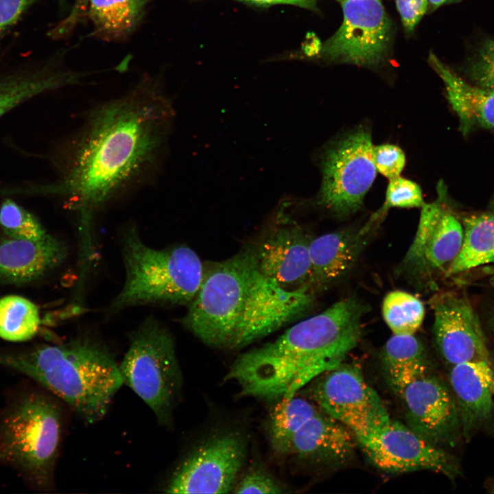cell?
<instances>
[{
  "instance_id": "obj_1",
  "label": "cell",
  "mask_w": 494,
  "mask_h": 494,
  "mask_svg": "<svg viewBox=\"0 0 494 494\" xmlns=\"http://www.w3.org/2000/svg\"><path fill=\"white\" fill-rule=\"evenodd\" d=\"M173 115L159 83L147 77L88 116L73 143L64 176L50 187L77 212L83 250L92 249L95 213L156 163Z\"/></svg>"
},
{
  "instance_id": "obj_2",
  "label": "cell",
  "mask_w": 494,
  "mask_h": 494,
  "mask_svg": "<svg viewBox=\"0 0 494 494\" xmlns=\"http://www.w3.org/2000/svg\"><path fill=\"white\" fill-rule=\"evenodd\" d=\"M365 307L353 298L286 330L275 341L239 356L228 372L240 395L280 399L339 365L358 344Z\"/></svg>"
},
{
  "instance_id": "obj_3",
  "label": "cell",
  "mask_w": 494,
  "mask_h": 494,
  "mask_svg": "<svg viewBox=\"0 0 494 494\" xmlns=\"http://www.w3.org/2000/svg\"><path fill=\"white\" fill-rule=\"evenodd\" d=\"M0 365L25 374L88 423L104 417L124 384L111 353L89 338L26 351H0Z\"/></svg>"
},
{
  "instance_id": "obj_4",
  "label": "cell",
  "mask_w": 494,
  "mask_h": 494,
  "mask_svg": "<svg viewBox=\"0 0 494 494\" xmlns=\"http://www.w3.org/2000/svg\"><path fill=\"white\" fill-rule=\"evenodd\" d=\"M121 254L126 279L108 313L142 305L189 304L200 286L204 264L189 246L152 248L131 227L123 235Z\"/></svg>"
},
{
  "instance_id": "obj_5",
  "label": "cell",
  "mask_w": 494,
  "mask_h": 494,
  "mask_svg": "<svg viewBox=\"0 0 494 494\" xmlns=\"http://www.w3.org/2000/svg\"><path fill=\"white\" fill-rule=\"evenodd\" d=\"M62 433L54 398L36 389L20 391L0 414V464L16 470L36 489H50Z\"/></svg>"
},
{
  "instance_id": "obj_6",
  "label": "cell",
  "mask_w": 494,
  "mask_h": 494,
  "mask_svg": "<svg viewBox=\"0 0 494 494\" xmlns=\"http://www.w3.org/2000/svg\"><path fill=\"white\" fill-rule=\"evenodd\" d=\"M256 268L252 247L204 264L200 286L182 321L209 346L230 349Z\"/></svg>"
},
{
  "instance_id": "obj_7",
  "label": "cell",
  "mask_w": 494,
  "mask_h": 494,
  "mask_svg": "<svg viewBox=\"0 0 494 494\" xmlns=\"http://www.w3.org/2000/svg\"><path fill=\"white\" fill-rule=\"evenodd\" d=\"M119 370L123 384L169 427L182 377L173 338L158 320L148 318L134 331Z\"/></svg>"
},
{
  "instance_id": "obj_8",
  "label": "cell",
  "mask_w": 494,
  "mask_h": 494,
  "mask_svg": "<svg viewBox=\"0 0 494 494\" xmlns=\"http://www.w3.org/2000/svg\"><path fill=\"white\" fill-rule=\"evenodd\" d=\"M371 133L358 126L331 142L321 158L318 203L338 217L356 213L374 183Z\"/></svg>"
},
{
  "instance_id": "obj_9",
  "label": "cell",
  "mask_w": 494,
  "mask_h": 494,
  "mask_svg": "<svg viewBox=\"0 0 494 494\" xmlns=\"http://www.w3.org/2000/svg\"><path fill=\"white\" fill-rule=\"evenodd\" d=\"M247 454V440L236 430H222L208 436L177 465L165 492L228 493L238 481Z\"/></svg>"
},
{
  "instance_id": "obj_10",
  "label": "cell",
  "mask_w": 494,
  "mask_h": 494,
  "mask_svg": "<svg viewBox=\"0 0 494 494\" xmlns=\"http://www.w3.org/2000/svg\"><path fill=\"white\" fill-rule=\"evenodd\" d=\"M355 438L370 462L388 473L428 470L454 480L461 472L455 456L390 416Z\"/></svg>"
},
{
  "instance_id": "obj_11",
  "label": "cell",
  "mask_w": 494,
  "mask_h": 494,
  "mask_svg": "<svg viewBox=\"0 0 494 494\" xmlns=\"http://www.w3.org/2000/svg\"><path fill=\"white\" fill-rule=\"evenodd\" d=\"M389 384L403 403L409 427L437 447L456 445L462 433L458 410L441 379L427 369Z\"/></svg>"
},
{
  "instance_id": "obj_12",
  "label": "cell",
  "mask_w": 494,
  "mask_h": 494,
  "mask_svg": "<svg viewBox=\"0 0 494 494\" xmlns=\"http://www.w3.org/2000/svg\"><path fill=\"white\" fill-rule=\"evenodd\" d=\"M343 21L319 51L323 58L340 63L374 67L386 58L392 27L381 0L341 2Z\"/></svg>"
},
{
  "instance_id": "obj_13",
  "label": "cell",
  "mask_w": 494,
  "mask_h": 494,
  "mask_svg": "<svg viewBox=\"0 0 494 494\" xmlns=\"http://www.w3.org/2000/svg\"><path fill=\"white\" fill-rule=\"evenodd\" d=\"M311 391L320 410L347 426L355 436L390 416L379 395L354 366L340 364L325 371Z\"/></svg>"
},
{
  "instance_id": "obj_14",
  "label": "cell",
  "mask_w": 494,
  "mask_h": 494,
  "mask_svg": "<svg viewBox=\"0 0 494 494\" xmlns=\"http://www.w3.org/2000/svg\"><path fill=\"white\" fill-rule=\"evenodd\" d=\"M313 299L314 292L285 288L256 265L230 349L242 348L277 331L305 313Z\"/></svg>"
},
{
  "instance_id": "obj_15",
  "label": "cell",
  "mask_w": 494,
  "mask_h": 494,
  "mask_svg": "<svg viewBox=\"0 0 494 494\" xmlns=\"http://www.w3.org/2000/svg\"><path fill=\"white\" fill-rule=\"evenodd\" d=\"M255 247H252L257 270L289 290L311 287V239L296 222L281 214Z\"/></svg>"
},
{
  "instance_id": "obj_16",
  "label": "cell",
  "mask_w": 494,
  "mask_h": 494,
  "mask_svg": "<svg viewBox=\"0 0 494 494\" xmlns=\"http://www.w3.org/2000/svg\"><path fill=\"white\" fill-rule=\"evenodd\" d=\"M463 238L462 225L454 215L445 210L440 198L425 203L403 266L414 272L428 273L449 265L460 252Z\"/></svg>"
},
{
  "instance_id": "obj_17",
  "label": "cell",
  "mask_w": 494,
  "mask_h": 494,
  "mask_svg": "<svg viewBox=\"0 0 494 494\" xmlns=\"http://www.w3.org/2000/svg\"><path fill=\"white\" fill-rule=\"evenodd\" d=\"M433 333L436 346L451 366L489 360L479 319L464 298L447 296L435 303Z\"/></svg>"
},
{
  "instance_id": "obj_18",
  "label": "cell",
  "mask_w": 494,
  "mask_h": 494,
  "mask_svg": "<svg viewBox=\"0 0 494 494\" xmlns=\"http://www.w3.org/2000/svg\"><path fill=\"white\" fill-rule=\"evenodd\" d=\"M357 444L344 424L320 410L291 439L287 455L327 467H340L353 456Z\"/></svg>"
},
{
  "instance_id": "obj_19",
  "label": "cell",
  "mask_w": 494,
  "mask_h": 494,
  "mask_svg": "<svg viewBox=\"0 0 494 494\" xmlns=\"http://www.w3.org/2000/svg\"><path fill=\"white\" fill-rule=\"evenodd\" d=\"M449 381L465 438L488 421L494 412V370L489 360L453 365Z\"/></svg>"
},
{
  "instance_id": "obj_20",
  "label": "cell",
  "mask_w": 494,
  "mask_h": 494,
  "mask_svg": "<svg viewBox=\"0 0 494 494\" xmlns=\"http://www.w3.org/2000/svg\"><path fill=\"white\" fill-rule=\"evenodd\" d=\"M68 255L64 242L47 234L37 240L0 238V279L21 284L37 280Z\"/></svg>"
},
{
  "instance_id": "obj_21",
  "label": "cell",
  "mask_w": 494,
  "mask_h": 494,
  "mask_svg": "<svg viewBox=\"0 0 494 494\" xmlns=\"http://www.w3.org/2000/svg\"><path fill=\"white\" fill-rule=\"evenodd\" d=\"M361 230L344 229L311 239V287L314 292L344 277L356 262L364 246Z\"/></svg>"
},
{
  "instance_id": "obj_22",
  "label": "cell",
  "mask_w": 494,
  "mask_h": 494,
  "mask_svg": "<svg viewBox=\"0 0 494 494\" xmlns=\"http://www.w3.org/2000/svg\"><path fill=\"white\" fill-rule=\"evenodd\" d=\"M429 62L445 84L462 134L467 135L475 128L494 130V91L465 81L434 54H430Z\"/></svg>"
},
{
  "instance_id": "obj_23",
  "label": "cell",
  "mask_w": 494,
  "mask_h": 494,
  "mask_svg": "<svg viewBox=\"0 0 494 494\" xmlns=\"http://www.w3.org/2000/svg\"><path fill=\"white\" fill-rule=\"evenodd\" d=\"M71 82L70 72L51 61L33 69L0 75V117L35 95Z\"/></svg>"
},
{
  "instance_id": "obj_24",
  "label": "cell",
  "mask_w": 494,
  "mask_h": 494,
  "mask_svg": "<svg viewBox=\"0 0 494 494\" xmlns=\"http://www.w3.org/2000/svg\"><path fill=\"white\" fill-rule=\"evenodd\" d=\"M151 0H89L86 17L92 35L104 40L128 38L141 23Z\"/></svg>"
},
{
  "instance_id": "obj_25",
  "label": "cell",
  "mask_w": 494,
  "mask_h": 494,
  "mask_svg": "<svg viewBox=\"0 0 494 494\" xmlns=\"http://www.w3.org/2000/svg\"><path fill=\"white\" fill-rule=\"evenodd\" d=\"M463 229L462 248L449 265L447 274H457L494 262V213L465 217Z\"/></svg>"
},
{
  "instance_id": "obj_26",
  "label": "cell",
  "mask_w": 494,
  "mask_h": 494,
  "mask_svg": "<svg viewBox=\"0 0 494 494\" xmlns=\"http://www.w3.org/2000/svg\"><path fill=\"white\" fill-rule=\"evenodd\" d=\"M319 410L315 403L296 395L280 399L269 420V439L272 449L281 455H287L294 434Z\"/></svg>"
},
{
  "instance_id": "obj_27",
  "label": "cell",
  "mask_w": 494,
  "mask_h": 494,
  "mask_svg": "<svg viewBox=\"0 0 494 494\" xmlns=\"http://www.w3.org/2000/svg\"><path fill=\"white\" fill-rule=\"evenodd\" d=\"M39 311L30 300L16 295L0 299V337L11 342L32 338L40 325Z\"/></svg>"
},
{
  "instance_id": "obj_28",
  "label": "cell",
  "mask_w": 494,
  "mask_h": 494,
  "mask_svg": "<svg viewBox=\"0 0 494 494\" xmlns=\"http://www.w3.org/2000/svg\"><path fill=\"white\" fill-rule=\"evenodd\" d=\"M382 357L388 380L428 368L424 348L414 334H393L384 346Z\"/></svg>"
},
{
  "instance_id": "obj_29",
  "label": "cell",
  "mask_w": 494,
  "mask_h": 494,
  "mask_svg": "<svg viewBox=\"0 0 494 494\" xmlns=\"http://www.w3.org/2000/svg\"><path fill=\"white\" fill-rule=\"evenodd\" d=\"M382 314L393 334H414L423 322L425 307L414 295L395 290L384 297Z\"/></svg>"
},
{
  "instance_id": "obj_30",
  "label": "cell",
  "mask_w": 494,
  "mask_h": 494,
  "mask_svg": "<svg viewBox=\"0 0 494 494\" xmlns=\"http://www.w3.org/2000/svg\"><path fill=\"white\" fill-rule=\"evenodd\" d=\"M425 203L422 189L415 182L401 176L389 180L384 204L361 230L368 233L390 209L421 208Z\"/></svg>"
},
{
  "instance_id": "obj_31",
  "label": "cell",
  "mask_w": 494,
  "mask_h": 494,
  "mask_svg": "<svg viewBox=\"0 0 494 494\" xmlns=\"http://www.w3.org/2000/svg\"><path fill=\"white\" fill-rule=\"evenodd\" d=\"M0 227L10 237L37 240L47 233L37 218L12 200L0 206Z\"/></svg>"
},
{
  "instance_id": "obj_32",
  "label": "cell",
  "mask_w": 494,
  "mask_h": 494,
  "mask_svg": "<svg viewBox=\"0 0 494 494\" xmlns=\"http://www.w3.org/2000/svg\"><path fill=\"white\" fill-rule=\"evenodd\" d=\"M465 72L471 83L494 91V38L478 45L467 61Z\"/></svg>"
},
{
  "instance_id": "obj_33",
  "label": "cell",
  "mask_w": 494,
  "mask_h": 494,
  "mask_svg": "<svg viewBox=\"0 0 494 494\" xmlns=\"http://www.w3.org/2000/svg\"><path fill=\"white\" fill-rule=\"evenodd\" d=\"M373 160L377 172L391 180L401 176L406 158L404 152L399 146L383 143L373 146Z\"/></svg>"
},
{
  "instance_id": "obj_34",
  "label": "cell",
  "mask_w": 494,
  "mask_h": 494,
  "mask_svg": "<svg viewBox=\"0 0 494 494\" xmlns=\"http://www.w3.org/2000/svg\"><path fill=\"white\" fill-rule=\"evenodd\" d=\"M281 484L268 472L261 467L249 470L236 483L235 493L278 494L283 493Z\"/></svg>"
},
{
  "instance_id": "obj_35",
  "label": "cell",
  "mask_w": 494,
  "mask_h": 494,
  "mask_svg": "<svg viewBox=\"0 0 494 494\" xmlns=\"http://www.w3.org/2000/svg\"><path fill=\"white\" fill-rule=\"evenodd\" d=\"M38 0H0V38L18 22Z\"/></svg>"
},
{
  "instance_id": "obj_36",
  "label": "cell",
  "mask_w": 494,
  "mask_h": 494,
  "mask_svg": "<svg viewBox=\"0 0 494 494\" xmlns=\"http://www.w3.org/2000/svg\"><path fill=\"white\" fill-rule=\"evenodd\" d=\"M405 31L411 33L427 11V0H395Z\"/></svg>"
},
{
  "instance_id": "obj_37",
  "label": "cell",
  "mask_w": 494,
  "mask_h": 494,
  "mask_svg": "<svg viewBox=\"0 0 494 494\" xmlns=\"http://www.w3.org/2000/svg\"><path fill=\"white\" fill-rule=\"evenodd\" d=\"M88 3L89 0H74L69 14L49 31V36L58 38L70 33L86 17Z\"/></svg>"
},
{
  "instance_id": "obj_38",
  "label": "cell",
  "mask_w": 494,
  "mask_h": 494,
  "mask_svg": "<svg viewBox=\"0 0 494 494\" xmlns=\"http://www.w3.org/2000/svg\"><path fill=\"white\" fill-rule=\"evenodd\" d=\"M248 5L269 7L275 5H291L311 11H317L316 0H235Z\"/></svg>"
},
{
  "instance_id": "obj_39",
  "label": "cell",
  "mask_w": 494,
  "mask_h": 494,
  "mask_svg": "<svg viewBox=\"0 0 494 494\" xmlns=\"http://www.w3.org/2000/svg\"><path fill=\"white\" fill-rule=\"evenodd\" d=\"M61 6L64 5L65 0H58Z\"/></svg>"
},
{
  "instance_id": "obj_40",
  "label": "cell",
  "mask_w": 494,
  "mask_h": 494,
  "mask_svg": "<svg viewBox=\"0 0 494 494\" xmlns=\"http://www.w3.org/2000/svg\"><path fill=\"white\" fill-rule=\"evenodd\" d=\"M460 1V0H447V3H451V2H456V1Z\"/></svg>"
},
{
  "instance_id": "obj_41",
  "label": "cell",
  "mask_w": 494,
  "mask_h": 494,
  "mask_svg": "<svg viewBox=\"0 0 494 494\" xmlns=\"http://www.w3.org/2000/svg\"><path fill=\"white\" fill-rule=\"evenodd\" d=\"M337 1H340V2H342V1H347V0H337Z\"/></svg>"
},
{
  "instance_id": "obj_42",
  "label": "cell",
  "mask_w": 494,
  "mask_h": 494,
  "mask_svg": "<svg viewBox=\"0 0 494 494\" xmlns=\"http://www.w3.org/2000/svg\"><path fill=\"white\" fill-rule=\"evenodd\" d=\"M493 326H494V317H493Z\"/></svg>"
}]
</instances>
